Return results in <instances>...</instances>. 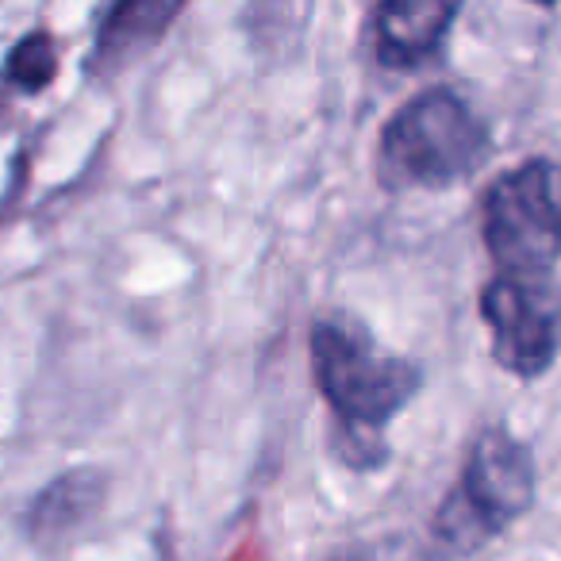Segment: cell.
I'll use <instances>...</instances> for the list:
<instances>
[{
	"mask_svg": "<svg viewBox=\"0 0 561 561\" xmlns=\"http://www.w3.org/2000/svg\"><path fill=\"white\" fill-rule=\"evenodd\" d=\"M308 354L316 389L343 431V458L351 466H381L389 454L385 427L420 392V366L381 351L351 316H320L308 335Z\"/></svg>",
	"mask_w": 561,
	"mask_h": 561,
	"instance_id": "1",
	"label": "cell"
},
{
	"mask_svg": "<svg viewBox=\"0 0 561 561\" xmlns=\"http://www.w3.org/2000/svg\"><path fill=\"white\" fill-rule=\"evenodd\" d=\"M492 154V131L454 89L435 85L404 101L377 142V173L389 188H450Z\"/></svg>",
	"mask_w": 561,
	"mask_h": 561,
	"instance_id": "2",
	"label": "cell"
},
{
	"mask_svg": "<svg viewBox=\"0 0 561 561\" xmlns=\"http://www.w3.org/2000/svg\"><path fill=\"white\" fill-rule=\"evenodd\" d=\"M538 473L530 446L507 427H484L473 438L450 496L435 515V542L454 558H469L507 530L535 504Z\"/></svg>",
	"mask_w": 561,
	"mask_h": 561,
	"instance_id": "3",
	"label": "cell"
},
{
	"mask_svg": "<svg viewBox=\"0 0 561 561\" xmlns=\"http://www.w3.org/2000/svg\"><path fill=\"white\" fill-rule=\"evenodd\" d=\"M481 234L500 277L530 280L561 262V165L527 158L500 173L481 204Z\"/></svg>",
	"mask_w": 561,
	"mask_h": 561,
	"instance_id": "4",
	"label": "cell"
},
{
	"mask_svg": "<svg viewBox=\"0 0 561 561\" xmlns=\"http://www.w3.org/2000/svg\"><path fill=\"white\" fill-rule=\"evenodd\" d=\"M481 320L489 323L492 358L512 377L535 381L561 351V328L553 308L527 280L492 277L481 289Z\"/></svg>",
	"mask_w": 561,
	"mask_h": 561,
	"instance_id": "5",
	"label": "cell"
},
{
	"mask_svg": "<svg viewBox=\"0 0 561 561\" xmlns=\"http://www.w3.org/2000/svg\"><path fill=\"white\" fill-rule=\"evenodd\" d=\"M461 4L454 0H385L374 12V55L389 70H415L443 50Z\"/></svg>",
	"mask_w": 561,
	"mask_h": 561,
	"instance_id": "6",
	"label": "cell"
},
{
	"mask_svg": "<svg viewBox=\"0 0 561 561\" xmlns=\"http://www.w3.org/2000/svg\"><path fill=\"white\" fill-rule=\"evenodd\" d=\"M104 481L101 469L81 466L62 473L58 481H50L47 489L35 496L32 512H27V530H32L35 542L58 546L62 538H70L78 527H85L104 504Z\"/></svg>",
	"mask_w": 561,
	"mask_h": 561,
	"instance_id": "7",
	"label": "cell"
},
{
	"mask_svg": "<svg viewBox=\"0 0 561 561\" xmlns=\"http://www.w3.org/2000/svg\"><path fill=\"white\" fill-rule=\"evenodd\" d=\"M181 16V4H158V0H131L116 4L96 32V47L89 55V73H112L127 66L135 55L154 47L162 32Z\"/></svg>",
	"mask_w": 561,
	"mask_h": 561,
	"instance_id": "8",
	"label": "cell"
},
{
	"mask_svg": "<svg viewBox=\"0 0 561 561\" xmlns=\"http://www.w3.org/2000/svg\"><path fill=\"white\" fill-rule=\"evenodd\" d=\"M4 78L9 85L24 89V93H39L58 78V43L47 27H32L16 47L9 50L4 62Z\"/></svg>",
	"mask_w": 561,
	"mask_h": 561,
	"instance_id": "9",
	"label": "cell"
},
{
	"mask_svg": "<svg viewBox=\"0 0 561 561\" xmlns=\"http://www.w3.org/2000/svg\"><path fill=\"white\" fill-rule=\"evenodd\" d=\"M335 561H374V558H366V553H339Z\"/></svg>",
	"mask_w": 561,
	"mask_h": 561,
	"instance_id": "10",
	"label": "cell"
}]
</instances>
